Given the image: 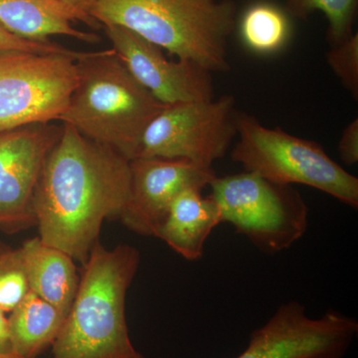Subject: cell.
<instances>
[{
	"instance_id": "obj_21",
	"label": "cell",
	"mask_w": 358,
	"mask_h": 358,
	"mask_svg": "<svg viewBox=\"0 0 358 358\" xmlns=\"http://www.w3.org/2000/svg\"><path fill=\"white\" fill-rule=\"evenodd\" d=\"M33 52V53H67L70 49L50 41H32L21 38L0 25V52Z\"/></svg>"
},
{
	"instance_id": "obj_25",
	"label": "cell",
	"mask_w": 358,
	"mask_h": 358,
	"mask_svg": "<svg viewBox=\"0 0 358 358\" xmlns=\"http://www.w3.org/2000/svg\"><path fill=\"white\" fill-rule=\"evenodd\" d=\"M0 358H25L14 352H0Z\"/></svg>"
},
{
	"instance_id": "obj_24",
	"label": "cell",
	"mask_w": 358,
	"mask_h": 358,
	"mask_svg": "<svg viewBox=\"0 0 358 358\" xmlns=\"http://www.w3.org/2000/svg\"><path fill=\"white\" fill-rule=\"evenodd\" d=\"M60 1L69 4V6L78 9V10L91 15L90 13H91L92 9H93L94 6H95L96 3H99L101 0H60Z\"/></svg>"
},
{
	"instance_id": "obj_19",
	"label": "cell",
	"mask_w": 358,
	"mask_h": 358,
	"mask_svg": "<svg viewBox=\"0 0 358 358\" xmlns=\"http://www.w3.org/2000/svg\"><path fill=\"white\" fill-rule=\"evenodd\" d=\"M29 291L20 248L0 244V310L13 312Z\"/></svg>"
},
{
	"instance_id": "obj_7",
	"label": "cell",
	"mask_w": 358,
	"mask_h": 358,
	"mask_svg": "<svg viewBox=\"0 0 358 358\" xmlns=\"http://www.w3.org/2000/svg\"><path fill=\"white\" fill-rule=\"evenodd\" d=\"M81 52H0V131L60 121L78 83Z\"/></svg>"
},
{
	"instance_id": "obj_9",
	"label": "cell",
	"mask_w": 358,
	"mask_h": 358,
	"mask_svg": "<svg viewBox=\"0 0 358 358\" xmlns=\"http://www.w3.org/2000/svg\"><path fill=\"white\" fill-rule=\"evenodd\" d=\"M357 331L355 317L329 310L313 319L305 306L291 301L251 334L236 358H343Z\"/></svg>"
},
{
	"instance_id": "obj_6",
	"label": "cell",
	"mask_w": 358,
	"mask_h": 358,
	"mask_svg": "<svg viewBox=\"0 0 358 358\" xmlns=\"http://www.w3.org/2000/svg\"><path fill=\"white\" fill-rule=\"evenodd\" d=\"M212 199L222 223L268 255L291 248L308 229V208L300 193L250 171L212 180Z\"/></svg>"
},
{
	"instance_id": "obj_12",
	"label": "cell",
	"mask_w": 358,
	"mask_h": 358,
	"mask_svg": "<svg viewBox=\"0 0 358 358\" xmlns=\"http://www.w3.org/2000/svg\"><path fill=\"white\" fill-rule=\"evenodd\" d=\"M128 202L120 216L129 229L155 236L173 200L190 188L203 190L216 178L213 167L182 159L136 157L129 162Z\"/></svg>"
},
{
	"instance_id": "obj_13",
	"label": "cell",
	"mask_w": 358,
	"mask_h": 358,
	"mask_svg": "<svg viewBox=\"0 0 358 358\" xmlns=\"http://www.w3.org/2000/svg\"><path fill=\"white\" fill-rule=\"evenodd\" d=\"M77 21L93 29L102 28L91 15L60 0H0V25L21 38L48 41L62 35L87 43L100 42L95 33L76 29L72 23Z\"/></svg>"
},
{
	"instance_id": "obj_16",
	"label": "cell",
	"mask_w": 358,
	"mask_h": 358,
	"mask_svg": "<svg viewBox=\"0 0 358 358\" xmlns=\"http://www.w3.org/2000/svg\"><path fill=\"white\" fill-rule=\"evenodd\" d=\"M10 313L11 350L25 358H34L53 345L67 315L32 291Z\"/></svg>"
},
{
	"instance_id": "obj_23",
	"label": "cell",
	"mask_w": 358,
	"mask_h": 358,
	"mask_svg": "<svg viewBox=\"0 0 358 358\" xmlns=\"http://www.w3.org/2000/svg\"><path fill=\"white\" fill-rule=\"evenodd\" d=\"M6 313L0 310V352H13L11 350L10 331Z\"/></svg>"
},
{
	"instance_id": "obj_18",
	"label": "cell",
	"mask_w": 358,
	"mask_h": 358,
	"mask_svg": "<svg viewBox=\"0 0 358 358\" xmlns=\"http://www.w3.org/2000/svg\"><path fill=\"white\" fill-rule=\"evenodd\" d=\"M292 15L306 20L315 11H322L329 22L327 38L331 46L350 39L355 34L358 0H286Z\"/></svg>"
},
{
	"instance_id": "obj_15",
	"label": "cell",
	"mask_w": 358,
	"mask_h": 358,
	"mask_svg": "<svg viewBox=\"0 0 358 358\" xmlns=\"http://www.w3.org/2000/svg\"><path fill=\"white\" fill-rule=\"evenodd\" d=\"M20 251L30 291L67 315L79 288L74 259L39 237L25 241Z\"/></svg>"
},
{
	"instance_id": "obj_5",
	"label": "cell",
	"mask_w": 358,
	"mask_h": 358,
	"mask_svg": "<svg viewBox=\"0 0 358 358\" xmlns=\"http://www.w3.org/2000/svg\"><path fill=\"white\" fill-rule=\"evenodd\" d=\"M237 138L231 159L245 171L278 185L310 186L357 208V178L338 166L315 141L267 128L239 112Z\"/></svg>"
},
{
	"instance_id": "obj_4",
	"label": "cell",
	"mask_w": 358,
	"mask_h": 358,
	"mask_svg": "<svg viewBox=\"0 0 358 358\" xmlns=\"http://www.w3.org/2000/svg\"><path fill=\"white\" fill-rule=\"evenodd\" d=\"M78 83L60 121L127 159L138 157L148 124L164 109L113 49L81 52Z\"/></svg>"
},
{
	"instance_id": "obj_17",
	"label": "cell",
	"mask_w": 358,
	"mask_h": 358,
	"mask_svg": "<svg viewBox=\"0 0 358 358\" xmlns=\"http://www.w3.org/2000/svg\"><path fill=\"white\" fill-rule=\"evenodd\" d=\"M289 31L284 11L264 2L250 6L240 22L242 41L250 50L259 54L279 51L288 41Z\"/></svg>"
},
{
	"instance_id": "obj_20",
	"label": "cell",
	"mask_w": 358,
	"mask_h": 358,
	"mask_svg": "<svg viewBox=\"0 0 358 358\" xmlns=\"http://www.w3.org/2000/svg\"><path fill=\"white\" fill-rule=\"evenodd\" d=\"M327 63L353 98L358 96V34L331 46L327 55Z\"/></svg>"
},
{
	"instance_id": "obj_2",
	"label": "cell",
	"mask_w": 358,
	"mask_h": 358,
	"mask_svg": "<svg viewBox=\"0 0 358 358\" xmlns=\"http://www.w3.org/2000/svg\"><path fill=\"white\" fill-rule=\"evenodd\" d=\"M140 262V252L129 245L93 247L53 358H147L131 343L126 320L127 292Z\"/></svg>"
},
{
	"instance_id": "obj_8",
	"label": "cell",
	"mask_w": 358,
	"mask_h": 358,
	"mask_svg": "<svg viewBox=\"0 0 358 358\" xmlns=\"http://www.w3.org/2000/svg\"><path fill=\"white\" fill-rule=\"evenodd\" d=\"M235 99L166 105L148 124L136 157L182 159L212 167L237 136Z\"/></svg>"
},
{
	"instance_id": "obj_10",
	"label": "cell",
	"mask_w": 358,
	"mask_h": 358,
	"mask_svg": "<svg viewBox=\"0 0 358 358\" xmlns=\"http://www.w3.org/2000/svg\"><path fill=\"white\" fill-rule=\"evenodd\" d=\"M62 129L36 124L0 131V227L15 231L35 224V190Z\"/></svg>"
},
{
	"instance_id": "obj_14",
	"label": "cell",
	"mask_w": 358,
	"mask_h": 358,
	"mask_svg": "<svg viewBox=\"0 0 358 358\" xmlns=\"http://www.w3.org/2000/svg\"><path fill=\"white\" fill-rule=\"evenodd\" d=\"M201 192L190 188L181 192L155 234L189 261L202 258L207 238L222 223L217 204L210 196L204 197Z\"/></svg>"
},
{
	"instance_id": "obj_22",
	"label": "cell",
	"mask_w": 358,
	"mask_h": 358,
	"mask_svg": "<svg viewBox=\"0 0 358 358\" xmlns=\"http://www.w3.org/2000/svg\"><path fill=\"white\" fill-rule=\"evenodd\" d=\"M338 152L341 159L348 166L358 162V120H353L341 134L338 143Z\"/></svg>"
},
{
	"instance_id": "obj_11",
	"label": "cell",
	"mask_w": 358,
	"mask_h": 358,
	"mask_svg": "<svg viewBox=\"0 0 358 358\" xmlns=\"http://www.w3.org/2000/svg\"><path fill=\"white\" fill-rule=\"evenodd\" d=\"M113 50L131 76L164 105L214 99L211 73L188 61L169 60L159 47L120 25H103Z\"/></svg>"
},
{
	"instance_id": "obj_1",
	"label": "cell",
	"mask_w": 358,
	"mask_h": 358,
	"mask_svg": "<svg viewBox=\"0 0 358 358\" xmlns=\"http://www.w3.org/2000/svg\"><path fill=\"white\" fill-rule=\"evenodd\" d=\"M62 124L42 169L33 212L40 239L85 265L103 221L120 217L126 207L131 160Z\"/></svg>"
},
{
	"instance_id": "obj_3",
	"label": "cell",
	"mask_w": 358,
	"mask_h": 358,
	"mask_svg": "<svg viewBox=\"0 0 358 358\" xmlns=\"http://www.w3.org/2000/svg\"><path fill=\"white\" fill-rule=\"evenodd\" d=\"M232 0H101L92 17L120 25L209 72H227L228 39L236 25Z\"/></svg>"
}]
</instances>
